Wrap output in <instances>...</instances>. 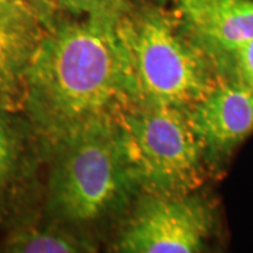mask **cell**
Returning a JSON list of instances; mask_svg holds the SVG:
<instances>
[{"label": "cell", "mask_w": 253, "mask_h": 253, "mask_svg": "<svg viewBox=\"0 0 253 253\" xmlns=\"http://www.w3.org/2000/svg\"><path fill=\"white\" fill-rule=\"evenodd\" d=\"M119 19L58 14L25 74L21 107L42 154L134 103Z\"/></svg>", "instance_id": "6da1fadb"}, {"label": "cell", "mask_w": 253, "mask_h": 253, "mask_svg": "<svg viewBox=\"0 0 253 253\" xmlns=\"http://www.w3.org/2000/svg\"><path fill=\"white\" fill-rule=\"evenodd\" d=\"M116 27L134 103L186 110L220 79L207 53L156 0H130Z\"/></svg>", "instance_id": "7a4b0ae2"}, {"label": "cell", "mask_w": 253, "mask_h": 253, "mask_svg": "<svg viewBox=\"0 0 253 253\" xmlns=\"http://www.w3.org/2000/svg\"><path fill=\"white\" fill-rule=\"evenodd\" d=\"M46 155L50 219L84 230L125 214L138 195L123 162L115 122L84 129Z\"/></svg>", "instance_id": "3957f363"}, {"label": "cell", "mask_w": 253, "mask_h": 253, "mask_svg": "<svg viewBox=\"0 0 253 253\" xmlns=\"http://www.w3.org/2000/svg\"><path fill=\"white\" fill-rule=\"evenodd\" d=\"M126 172L138 194L196 192L208 167L185 109L132 103L115 121Z\"/></svg>", "instance_id": "277c9868"}, {"label": "cell", "mask_w": 253, "mask_h": 253, "mask_svg": "<svg viewBox=\"0 0 253 253\" xmlns=\"http://www.w3.org/2000/svg\"><path fill=\"white\" fill-rule=\"evenodd\" d=\"M128 211L113 243L114 252H201L213 233L212 208L195 192L138 194Z\"/></svg>", "instance_id": "5b68a950"}, {"label": "cell", "mask_w": 253, "mask_h": 253, "mask_svg": "<svg viewBox=\"0 0 253 253\" xmlns=\"http://www.w3.org/2000/svg\"><path fill=\"white\" fill-rule=\"evenodd\" d=\"M186 114L203 147L208 167L218 166L253 132V89L220 77Z\"/></svg>", "instance_id": "8992f818"}, {"label": "cell", "mask_w": 253, "mask_h": 253, "mask_svg": "<svg viewBox=\"0 0 253 253\" xmlns=\"http://www.w3.org/2000/svg\"><path fill=\"white\" fill-rule=\"evenodd\" d=\"M177 18L214 66L221 54L253 38V0H156Z\"/></svg>", "instance_id": "52a82bcc"}, {"label": "cell", "mask_w": 253, "mask_h": 253, "mask_svg": "<svg viewBox=\"0 0 253 253\" xmlns=\"http://www.w3.org/2000/svg\"><path fill=\"white\" fill-rule=\"evenodd\" d=\"M0 100V221L13 212L42 154L25 116Z\"/></svg>", "instance_id": "ba28073f"}, {"label": "cell", "mask_w": 253, "mask_h": 253, "mask_svg": "<svg viewBox=\"0 0 253 253\" xmlns=\"http://www.w3.org/2000/svg\"><path fill=\"white\" fill-rule=\"evenodd\" d=\"M48 25L31 15L0 7V100L21 107L30 61Z\"/></svg>", "instance_id": "9c48e42d"}, {"label": "cell", "mask_w": 253, "mask_h": 253, "mask_svg": "<svg viewBox=\"0 0 253 253\" xmlns=\"http://www.w3.org/2000/svg\"><path fill=\"white\" fill-rule=\"evenodd\" d=\"M0 249L13 253L96 252L97 245L84 231L50 220L47 224L24 221L6 237Z\"/></svg>", "instance_id": "30bf717a"}, {"label": "cell", "mask_w": 253, "mask_h": 253, "mask_svg": "<svg viewBox=\"0 0 253 253\" xmlns=\"http://www.w3.org/2000/svg\"><path fill=\"white\" fill-rule=\"evenodd\" d=\"M218 74L253 89V38L230 48L214 61Z\"/></svg>", "instance_id": "8fae6325"}, {"label": "cell", "mask_w": 253, "mask_h": 253, "mask_svg": "<svg viewBox=\"0 0 253 253\" xmlns=\"http://www.w3.org/2000/svg\"><path fill=\"white\" fill-rule=\"evenodd\" d=\"M58 14L119 19L130 0H53Z\"/></svg>", "instance_id": "7c38bea8"}, {"label": "cell", "mask_w": 253, "mask_h": 253, "mask_svg": "<svg viewBox=\"0 0 253 253\" xmlns=\"http://www.w3.org/2000/svg\"><path fill=\"white\" fill-rule=\"evenodd\" d=\"M0 7L28 14L46 25H49L58 15L53 0H0Z\"/></svg>", "instance_id": "4fadbf2b"}]
</instances>
